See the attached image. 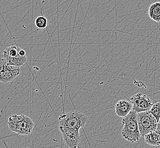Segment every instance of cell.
<instances>
[{"label": "cell", "instance_id": "1", "mask_svg": "<svg viewBox=\"0 0 160 148\" xmlns=\"http://www.w3.org/2000/svg\"><path fill=\"white\" fill-rule=\"evenodd\" d=\"M88 120L86 115L78 111L69 112L60 115L58 118L60 132L65 130L80 131Z\"/></svg>", "mask_w": 160, "mask_h": 148}, {"label": "cell", "instance_id": "2", "mask_svg": "<svg viewBox=\"0 0 160 148\" xmlns=\"http://www.w3.org/2000/svg\"><path fill=\"white\" fill-rule=\"evenodd\" d=\"M123 128L122 136L127 141L135 142L139 141L141 137L139 132L137 112L132 109L128 114L123 117L122 120Z\"/></svg>", "mask_w": 160, "mask_h": 148}, {"label": "cell", "instance_id": "3", "mask_svg": "<svg viewBox=\"0 0 160 148\" xmlns=\"http://www.w3.org/2000/svg\"><path fill=\"white\" fill-rule=\"evenodd\" d=\"M10 130L19 135H30L35 124L30 117L23 114H14L8 119Z\"/></svg>", "mask_w": 160, "mask_h": 148}, {"label": "cell", "instance_id": "4", "mask_svg": "<svg viewBox=\"0 0 160 148\" xmlns=\"http://www.w3.org/2000/svg\"><path fill=\"white\" fill-rule=\"evenodd\" d=\"M139 132L141 136H144L160 127V123L148 111L137 113Z\"/></svg>", "mask_w": 160, "mask_h": 148}, {"label": "cell", "instance_id": "5", "mask_svg": "<svg viewBox=\"0 0 160 148\" xmlns=\"http://www.w3.org/2000/svg\"><path fill=\"white\" fill-rule=\"evenodd\" d=\"M20 67L10 65L3 58H0V82L3 83H10L18 76Z\"/></svg>", "mask_w": 160, "mask_h": 148}, {"label": "cell", "instance_id": "6", "mask_svg": "<svg viewBox=\"0 0 160 148\" xmlns=\"http://www.w3.org/2000/svg\"><path fill=\"white\" fill-rule=\"evenodd\" d=\"M21 48L16 45H12L7 47L3 51V58L9 62L10 65L20 67L27 61L26 56H22L19 54Z\"/></svg>", "mask_w": 160, "mask_h": 148}, {"label": "cell", "instance_id": "7", "mask_svg": "<svg viewBox=\"0 0 160 148\" xmlns=\"http://www.w3.org/2000/svg\"><path fill=\"white\" fill-rule=\"evenodd\" d=\"M130 102L132 104V109L137 113L149 111L153 103L148 96L142 93H138L132 96Z\"/></svg>", "mask_w": 160, "mask_h": 148}, {"label": "cell", "instance_id": "8", "mask_svg": "<svg viewBox=\"0 0 160 148\" xmlns=\"http://www.w3.org/2000/svg\"><path fill=\"white\" fill-rule=\"evenodd\" d=\"M80 131L65 130L62 132L65 144L69 148H77L80 141Z\"/></svg>", "mask_w": 160, "mask_h": 148}, {"label": "cell", "instance_id": "9", "mask_svg": "<svg viewBox=\"0 0 160 148\" xmlns=\"http://www.w3.org/2000/svg\"><path fill=\"white\" fill-rule=\"evenodd\" d=\"M115 113L119 117H125L132 110V104L126 100H120L117 103L115 107Z\"/></svg>", "mask_w": 160, "mask_h": 148}, {"label": "cell", "instance_id": "10", "mask_svg": "<svg viewBox=\"0 0 160 148\" xmlns=\"http://www.w3.org/2000/svg\"><path fill=\"white\" fill-rule=\"evenodd\" d=\"M160 127L156 130L146 134L144 137L145 142L148 145L158 146L160 144Z\"/></svg>", "mask_w": 160, "mask_h": 148}, {"label": "cell", "instance_id": "11", "mask_svg": "<svg viewBox=\"0 0 160 148\" xmlns=\"http://www.w3.org/2000/svg\"><path fill=\"white\" fill-rule=\"evenodd\" d=\"M148 14L150 18L154 21L160 22V3L157 2L152 4L148 9Z\"/></svg>", "mask_w": 160, "mask_h": 148}, {"label": "cell", "instance_id": "12", "mask_svg": "<svg viewBox=\"0 0 160 148\" xmlns=\"http://www.w3.org/2000/svg\"><path fill=\"white\" fill-rule=\"evenodd\" d=\"M148 112L152 114L155 119H156L157 122L159 123L160 117V102H156L153 103L151 108Z\"/></svg>", "mask_w": 160, "mask_h": 148}, {"label": "cell", "instance_id": "13", "mask_svg": "<svg viewBox=\"0 0 160 148\" xmlns=\"http://www.w3.org/2000/svg\"><path fill=\"white\" fill-rule=\"evenodd\" d=\"M35 25L38 29H45L48 25L47 19L44 16H38L35 20Z\"/></svg>", "mask_w": 160, "mask_h": 148}]
</instances>
